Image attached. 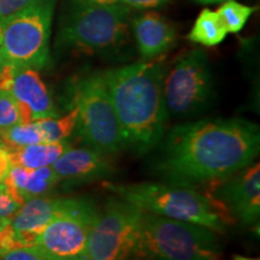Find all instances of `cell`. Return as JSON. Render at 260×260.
<instances>
[{
  "label": "cell",
  "mask_w": 260,
  "mask_h": 260,
  "mask_svg": "<svg viewBox=\"0 0 260 260\" xmlns=\"http://www.w3.org/2000/svg\"><path fill=\"white\" fill-rule=\"evenodd\" d=\"M86 2L93 3V4H98V5H110V4H116L118 0H86Z\"/></svg>",
  "instance_id": "obj_28"
},
{
  "label": "cell",
  "mask_w": 260,
  "mask_h": 260,
  "mask_svg": "<svg viewBox=\"0 0 260 260\" xmlns=\"http://www.w3.org/2000/svg\"><path fill=\"white\" fill-rule=\"evenodd\" d=\"M122 4L135 9H153L162 6L170 0H118Z\"/></svg>",
  "instance_id": "obj_26"
},
{
  "label": "cell",
  "mask_w": 260,
  "mask_h": 260,
  "mask_svg": "<svg viewBox=\"0 0 260 260\" xmlns=\"http://www.w3.org/2000/svg\"><path fill=\"white\" fill-rule=\"evenodd\" d=\"M0 140L6 149L45 142L38 122L19 123L8 129L0 130Z\"/></svg>",
  "instance_id": "obj_19"
},
{
  "label": "cell",
  "mask_w": 260,
  "mask_h": 260,
  "mask_svg": "<svg viewBox=\"0 0 260 260\" xmlns=\"http://www.w3.org/2000/svg\"><path fill=\"white\" fill-rule=\"evenodd\" d=\"M259 149V125L251 121L188 122L168 133L155 168L165 180L175 183L216 182L251 165Z\"/></svg>",
  "instance_id": "obj_1"
},
{
  "label": "cell",
  "mask_w": 260,
  "mask_h": 260,
  "mask_svg": "<svg viewBox=\"0 0 260 260\" xmlns=\"http://www.w3.org/2000/svg\"><path fill=\"white\" fill-rule=\"evenodd\" d=\"M32 0H0V21L11 17L23 10Z\"/></svg>",
  "instance_id": "obj_25"
},
{
  "label": "cell",
  "mask_w": 260,
  "mask_h": 260,
  "mask_svg": "<svg viewBox=\"0 0 260 260\" xmlns=\"http://www.w3.org/2000/svg\"><path fill=\"white\" fill-rule=\"evenodd\" d=\"M104 187L117 198L136 205L146 212L199 224L217 234L225 230L226 218L219 205L188 184L175 182L126 184L104 182Z\"/></svg>",
  "instance_id": "obj_3"
},
{
  "label": "cell",
  "mask_w": 260,
  "mask_h": 260,
  "mask_svg": "<svg viewBox=\"0 0 260 260\" xmlns=\"http://www.w3.org/2000/svg\"><path fill=\"white\" fill-rule=\"evenodd\" d=\"M200 4H217V3H224L228 0H197Z\"/></svg>",
  "instance_id": "obj_29"
},
{
  "label": "cell",
  "mask_w": 260,
  "mask_h": 260,
  "mask_svg": "<svg viewBox=\"0 0 260 260\" xmlns=\"http://www.w3.org/2000/svg\"><path fill=\"white\" fill-rule=\"evenodd\" d=\"M138 50L145 59H153L171 50L176 42V29L157 12H146L133 22Z\"/></svg>",
  "instance_id": "obj_15"
},
{
  "label": "cell",
  "mask_w": 260,
  "mask_h": 260,
  "mask_svg": "<svg viewBox=\"0 0 260 260\" xmlns=\"http://www.w3.org/2000/svg\"><path fill=\"white\" fill-rule=\"evenodd\" d=\"M69 147L70 145L68 141L40 142L24 147L10 148L8 151L11 164L15 167L39 169L52 167L53 162Z\"/></svg>",
  "instance_id": "obj_17"
},
{
  "label": "cell",
  "mask_w": 260,
  "mask_h": 260,
  "mask_svg": "<svg viewBox=\"0 0 260 260\" xmlns=\"http://www.w3.org/2000/svg\"><path fill=\"white\" fill-rule=\"evenodd\" d=\"M59 182L52 167L27 169L12 165L4 186L14 199L22 205L29 199L46 197Z\"/></svg>",
  "instance_id": "obj_16"
},
{
  "label": "cell",
  "mask_w": 260,
  "mask_h": 260,
  "mask_svg": "<svg viewBox=\"0 0 260 260\" xmlns=\"http://www.w3.org/2000/svg\"><path fill=\"white\" fill-rule=\"evenodd\" d=\"M56 0H32L2 21L0 70L44 69L50 63V35Z\"/></svg>",
  "instance_id": "obj_7"
},
{
  "label": "cell",
  "mask_w": 260,
  "mask_h": 260,
  "mask_svg": "<svg viewBox=\"0 0 260 260\" xmlns=\"http://www.w3.org/2000/svg\"><path fill=\"white\" fill-rule=\"evenodd\" d=\"M67 198L38 197L29 199L18 207L10 217L12 226L22 246L37 245V240L42 230L46 228L60 210L63 209Z\"/></svg>",
  "instance_id": "obj_14"
},
{
  "label": "cell",
  "mask_w": 260,
  "mask_h": 260,
  "mask_svg": "<svg viewBox=\"0 0 260 260\" xmlns=\"http://www.w3.org/2000/svg\"><path fill=\"white\" fill-rule=\"evenodd\" d=\"M254 11L255 8H252V6L240 4L235 0H228L223 3L217 14L226 31L236 34L242 30Z\"/></svg>",
  "instance_id": "obj_21"
},
{
  "label": "cell",
  "mask_w": 260,
  "mask_h": 260,
  "mask_svg": "<svg viewBox=\"0 0 260 260\" xmlns=\"http://www.w3.org/2000/svg\"><path fill=\"white\" fill-rule=\"evenodd\" d=\"M129 6L98 5L77 0L68 12L58 41L88 54H113L129 42Z\"/></svg>",
  "instance_id": "obj_5"
},
{
  "label": "cell",
  "mask_w": 260,
  "mask_h": 260,
  "mask_svg": "<svg viewBox=\"0 0 260 260\" xmlns=\"http://www.w3.org/2000/svg\"><path fill=\"white\" fill-rule=\"evenodd\" d=\"M9 90L17 103L21 123L58 116L51 94L37 70L29 68L15 69Z\"/></svg>",
  "instance_id": "obj_12"
},
{
  "label": "cell",
  "mask_w": 260,
  "mask_h": 260,
  "mask_svg": "<svg viewBox=\"0 0 260 260\" xmlns=\"http://www.w3.org/2000/svg\"><path fill=\"white\" fill-rule=\"evenodd\" d=\"M10 220V218H0V230L3 229V226L5 225L6 223H8Z\"/></svg>",
  "instance_id": "obj_31"
},
{
  "label": "cell",
  "mask_w": 260,
  "mask_h": 260,
  "mask_svg": "<svg viewBox=\"0 0 260 260\" xmlns=\"http://www.w3.org/2000/svg\"><path fill=\"white\" fill-rule=\"evenodd\" d=\"M12 164L10 160L9 151L4 146L0 145V183H3L6 177H8L10 170H11Z\"/></svg>",
  "instance_id": "obj_27"
},
{
  "label": "cell",
  "mask_w": 260,
  "mask_h": 260,
  "mask_svg": "<svg viewBox=\"0 0 260 260\" xmlns=\"http://www.w3.org/2000/svg\"><path fill=\"white\" fill-rule=\"evenodd\" d=\"M21 123V115L15 98L8 89H0V130Z\"/></svg>",
  "instance_id": "obj_22"
},
{
  "label": "cell",
  "mask_w": 260,
  "mask_h": 260,
  "mask_svg": "<svg viewBox=\"0 0 260 260\" xmlns=\"http://www.w3.org/2000/svg\"><path fill=\"white\" fill-rule=\"evenodd\" d=\"M46 260H81V259H67V258H47Z\"/></svg>",
  "instance_id": "obj_32"
},
{
  "label": "cell",
  "mask_w": 260,
  "mask_h": 260,
  "mask_svg": "<svg viewBox=\"0 0 260 260\" xmlns=\"http://www.w3.org/2000/svg\"><path fill=\"white\" fill-rule=\"evenodd\" d=\"M21 206L10 195L4 183H0V218H10Z\"/></svg>",
  "instance_id": "obj_24"
},
{
  "label": "cell",
  "mask_w": 260,
  "mask_h": 260,
  "mask_svg": "<svg viewBox=\"0 0 260 260\" xmlns=\"http://www.w3.org/2000/svg\"><path fill=\"white\" fill-rule=\"evenodd\" d=\"M210 197L245 225L258 223L260 217V165L251 164L232 176L218 180Z\"/></svg>",
  "instance_id": "obj_11"
},
{
  "label": "cell",
  "mask_w": 260,
  "mask_h": 260,
  "mask_svg": "<svg viewBox=\"0 0 260 260\" xmlns=\"http://www.w3.org/2000/svg\"><path fill=\"white\" fill-rule=\"evenodd\" d=\"M48 256L38 245L19 247L0 254V260H46Z\"/></svg>",
  "instance_id": "obj_23"
},
{
  "label": "cell",
  "mask_w": 260,
  "mask_h": 260,
  "mask_svg": "<svg viewBox=\"0 0 260 260\" xmlns=\"http://www.w3.org/2000/svg\"><path fill=\"white\" fill-rule=\"evenodd\" d=\"M98 213L90 201L68 198L60 212L39 235L37 245L48 258L83 260Z\"/></svg>",
  "instance_id": "obj_10"
},
{
  "label": "cell",
  "mask_w": 260,
  "mask_h": 260,
  "mask_svg": "<svg viewBox=\"0 0 260 260\" xmlns=\"http://www.w3.org/2000/svg\"><path fill=\"white\" fill-rule=\"evenodd\" d=\"M144 210L111 198L98 213L83 260H133Z\"/></svg>",
  "instance_id": "obj_8"
},
{
  "label": "cell",
  "mask_w": 260,
  "mask_h": 260,
  "mask_svg": "<svg viewBox=\"0 0 260 260\" xmlns=\"http://www.w3.org/2000/svg\"><path fill=\"white\" fill-rule=\"evenodd\" d=\"M68 99L76 111V129L89 147L105 154L126 147L124 133L102 73L74 77L68 86Z\"/></svg>",
  "instance_id": "obj_6"
},
{
  "label": "cell",
  "mask_w": 260,
  "mask_h": 260,
  "mask_svg": "<svg viewBox=\"0 0 260 260\" xmlns=\"http://www.w3.org/2000/svg\"><path fill=\"white\" fill-rule=\"evenodd\" d=\"M0 145H2V146H3V144H2V140H0Z\"/></svg>",
  "instance_id": "obj_33"
},
{
  "label": "cell",
  "mask_w": 260,
  "mask_h": 260,
  "mask_svg": "<svg viewBox=\"0 0 260 260\" xmlns=\"http://www.w3.org/2000/svg\"><path fill=\"white\" fill-rule=\"evenodd\" d=\"M226 35V29L220 22L217 11L204 9L195 19V23L188 35V39L203 46L212 47L219 45Z\"/></svg>",
  "instance_id": "obj_18"
},
{
  "label": "cell",
  "mask_w": 260,
  "mask_h": 260,
  "mask_svg": "<svg viewBox=\"0 0 260 260\" xmlns=\"http://www.w3.org/2000/svg\"><path fill=\"white\" fill-rule=\"evenodd\" d=\"M219 255L213 230L144 211L133 260H217Z\"/></svg>",
  "instance_id": "obj_4"
},
{
  "label": "cell",
  "mask_w": 260,
  "mask_h": 260,
  "mask_svg": "<svg viewBox=\"0 0 260 260\" xmlns=\"http://www.w3.org/2000/svg\"><path fill=\"white\" fill-rule=\"evenodd\" d=\"M105 153L94 148L69 147L52 165L58 180L69 183H86L111 175L112 165Z\"/></svg>",
  "instance_id": "obj_13"
},
{
  "label": "cell",
  "mask_w": 260,
  "mask_h": 260,
  "mask_svg": "<svg viewBox=\"0 0 260 260\" xmlns=\"http://www.w3.org/2000/svg\"><path fill=\"white\" fill-rule=\"evenodd\" d=\"M213 79L209 56L191 50L176 60L164 77V100L168 115L187 118L205 110L212 99Z\"/></svg>",
  "instance_id": "obj_9"
},
{
  "label": "cell",
  "mask_w": 260,
  "mask_h": 260,
  "mask_svg": "<svg viewBox=\"0 0 260 260\" xmlns=\"http://www.w3.org/2000/svg\"><path fill=\"white\" fill-rule=\"evenodd\" d=\"M42 133V138L45 142H59L67 141L70 138L75 129H76L77 115L74 109L63 117H53L37 121Z\"/></svg>",
  "instance_id": "obj_20"
},
{
  "label": "cell",
  "mask_w": 260,
  "mask_h": 260,
  "mask_svg": "<svg viewBox=\"0 0 260 260\" xmlns=\"http://www.w3.org/2000/svg\"><path fill=\"white\" fill-rule=\"evenodd\" d=\"M233 260H259V259H254V258H247V256L243 255H234Z\"/></svg>",
  "instance_id": "obj_30"
},
{
  "label": "cell",
  "mask_w": 260,
  "mask_h": 260,
  "mask_svg": "<svg viewBox=\"0 0 260 260\" xmlns=\"http://www.w3.org/2000/svg\"><path fill=\"white\" fill-rule=\"evenodd\" d=\"M102 74L126 146L139 153L157 146L168 119L161 61H140Z\"/></svg>",
  "instance_id": "obj_2"
}]
</instances>
